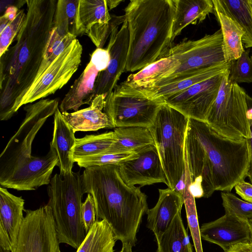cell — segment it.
<instances>
[{
	"instance_id": "obj_25",
	"label": "cell",
	"mask_w": 252,
	"mask_h": 252,
	"mask_svg": "<svg viewBox=\"0 0 252 252\" xmlns=\"http://www.w3.org/2000/svg\"><path fill=\"white\" fill-rule=\"evenodd\" d=\"M179 65L177 60L171 56L166 57L146 66L137 73L130 74L124 82L135 88H150L172 74Z\"/></svg>"
},
{
	"instance_id": "obj_43",
	"label": "cell",
	"mask_w": 252,
	"mask_h": 252,
	"mask_svg": "<svg viewBox=\"0 0 252 252\" xmlns=\"http://www.w3.org/2000/svg\"><path fill=\"white\" fill-rule=\"evenodd\" d=\"M236 192L245 201L252 203V184L245 180L239 182L234 187Z\"/></svg>"
},
{
	"instance_id": "obj_37",
	"label": "cell",
	"mask_w": 252,
	"mask_h": 252,
	"mask_svg": "<svg viewBox=\"0 0 252 252\" xmlns=\"http://www.w3.org/2000/svg\"><path fill=\"white\" fill-rule=\"evenodd\" d=\"M125 20L124 15L111 16L109 23L106 24H96L93 25L86 32L96 48H103L112 32Z\"/></svg>"
},
{
	"instance_id": "obj_1",
	"label": "cell",
	"mask_w": 252,
	"mask_h": 252,
	"mask_svg": "<svg viewBox=\"0 0 252 252\" xmlns=\"http://www.w3.org/2000/svg\"><path fill=\"white\" fill-rule=\"evenodd\" d=\"M185 158L194 198L211 196L216 190L229 191L245 180L250 168L248 140L223 136L205 122L189 119Z\"/></svg>"
},
{
	"instance_id": "obj_36",
	"label": "cell",
	"mask_w": 252,
	"mask_h": 252,
	"mask_svg": "<svg viewBox=\"0 0 252 252\" xmlns=\"http://www.w3.org/2000/svg\"><path fill=\"white\" fill-rule=\"evenodd\" d=\"M250 50H246L237 59L230 62L229 80L234 83L252 82V60Z\"/></svg>"
},
{
	"instance_id": "obj_49",
	"label": "cell",
	"mask_w": 252,
	"mask_h": 252,
	"mask_svg": "<svg viewBox=\"0 0 252 252\" xmlns=\"http://www.w3.org/2000/svg\"><path fill=\"white\" fill-rule=\"evenodd\" d=\"M0 252H9L5 251V250H3V249H2L0 247Z\"/></svg>"
},
{
	"instance_id": "obj_27",
	"label": "cell",
	"mask_w": 252,
	"mask_h": 252,
	"mask_svg": "<svg viewBox=\"0 0 252 252\" xmlns=\"http://www.w3.org/2000/svg\"><path fill=\"white\" fill-rule=\"evenodd\" d=\"M213 5L235 21L245 32L242 42L246 48L252 47V9L249 0H212Z\"/></svg>"
},
{
	"instance_id": "obj_15",
	"label": "cell",
	"mask_w": 252,
	"mask_h": 252,
	"mask_svg": "<svg viewBox=\"0 0 252 252\" xmlns=\"http://www.w3.org/2000/svg\"><path fill=\"white\" fill-rule=\"evenodd\" d=\"M118 29H115L110 36L106 48L110 54V61L107 68L98 74L94 85V97L99 95L106 97L109 95L125 71L129 43V29L126 19L120 30Z\"/></svg>"
},
{
	"instance_id": "obj_16",
	"label": "cell",
	"mask_w": 252,
	"mask_h": 252,
	"mask_svg": "<svg viewBox=\"0 0 252 252\" xmlns=\"http://www.w3.org/2000/svg\"><path fill=\"white\" fill-rule=\"evenodd\" d=\"M201 239L220 246L224 252L239 243L251 242L249 220L225 214L200 227Z\"/></svg>"
},
{
	"instance_id": "obj_14",
	"label": "cell",
	"mask_w": 252,
	"mask_h": 252,
	"mask_svg": "<svg viewBox=\"0 0 252 252\" xmlns=\"http://www.w3.org/2000/svg\"><path fill=\"white\" fill-rule=\"evenodd\" d=\"M120 176L128 186L140 187L156 183L167 185V179L155 145H149L118 165Z\"/></svg>"
},
{
	"instance_id": "obj_30",
	"label": "cell",
	"mask_w": 252,
	"mask_h": 252,
	"mask_svg": "<svg viewBox=\"0 0 252 252\" xmlns=\"http://www.w3.org/2000/svg\"><path fill=\"white\" fill-rule=\"evenodd\" d=\"M157 244V252H193L181 212L176 215Z\"/></svg>"
},
{
	"instance_id": "obj_39",
	"label": "cell",
	"mask_w": 252,
	"mask_h": 252,
	"mask_svg": "<svg viewBox=\"0 0 252 252\" xmlns=\"http://www.w3.org/2000/svg\"><path fill=\"white\" fill-rule=\"evenodd\" d=\"M27 14L23 9H19L15 19L0 32V57L8 49L19 33Z\"/></svg>"
},
{
	"instance_id": "obj_20",
	"label": "cell",
	"mask_w": 252,
	"mask_h": 252,
	"mask_svg": "<svg viewBox=\"0 0 252 252\" xmlns=\"http://www.w3.org/2000/svg\"><path fill=\"white\" fill-rule=\"evenodd\" d=\"M105 98L104 95H97L88 107L72 113L62 112L63 116L74 132L115 128L108 116L102 111Z\"/></svg>"
},
{
	"instance_id": "obj_31",
	"label": "cell",
	"mask_w": 252,
	"mask_h": 252,
	"mask_svg": "<svg viewBox=\"0 0 252 252\" xmlns=\"http://www.w3.org/2000/svg\"><path fill=\"white\" fill-rule=\"evenodd\" d=\"M115 141L114 131L98 134L86 135L76 138L73 158L77 162L80 159L106 153Z\"/></svg>"
},
{
	"instance_id": "obj_4",
	"label": "cell",
	"mask_w": 252,
	"mask_h": 252,
	"mask_svg": "<svg viewBox=\"0 0 252 252\" xmlns=\"http://www.w3.org/2000/svg\"><path fill=\"white\" fill-rule=\"evenodd\" d=\"M125 12L129 32L125 71L141 69L165 57L173 42V0H131Z\"/></svg>"
},
{
	"instance_id": "obj_3",
	"label": "cell",
	"mask_w": 252,
	"mask_h": 252,
	"mask_svg": "<svg viewBox=\"0 0 252 252\" xmlns=\"http://www.w3.org/2000/svg\"><path fill=\"white\" fill-rule=\"evenodd\" d=\"M84 193L94 199L97 220H105L117 240L135 246L137 233L148 209L140 188L127 185L116 165L85 168L81 175Z\"/></svg>"
},
{
	"instance_id": "obj_22",
	"label": "cell",
	"mask_w": 252,
	"mask_h": 252,
	"mask_svg": "<svg viewBox=\"0 0 252 252\" xmlns=\"http://www.w3.org/2000/svg\"><path fill=\"white\" fill-rule=\"evenodd\" d=\"M99 72L90 61L62 100L59 106L62 113L77 111L82 105H91L94 98V85Z\"/></svg>"
},
{
	"instance_id": "obj_24",
	"label": "cell",
	"mask_w": 252,
	"mask_h": 252,
	"mask_svg": "<svg viewBox=\"0 0 252 252\" xmlns=\"http://www.w3.org/2000/svg\"><path fill=\"white\" fill-rule=\"evenodd\" d=\"M113 131L115 141L105 153H136L149 145H155L148 127H120Z\"/></svg>"
},
{
	"instance_id": "obj_46",
	"label": "cell",
	"mask_w": 252,
	"mask_h": 252,
	"mask_svg": "<svg viewBox=\"0 0 252 252\" xmlns=\"http://www.w3.org/2000/svg\"><path fill=\"white\" fill-rule=\"evenodd\" d=\"M122 1L120 0H106L108 8L110 10L117 6Z\"/></svg>"
},
{
	"instance_id": "obj_2",
	"label": "cell",
	"mask_w": 252,
	"mask_h": 252,
	"mask_svg": "<svg viewBox=\"0 0 252 252\" xmlns=\"http://www.w3.org/2000/svg\"><path fill=\"white\" fill-rule=\"evenodd\" d=\"M58 0H27V17L6 51L0 57V120L10 119L33 82L53 28Z\"/></svg>"
},
{
	"instance_id": "obj_12",
	"label": "cell",
	"mask_w": 252,
	"mask_h": 252,
	"mask_svg": "<svg viewBox=\"0 0 252 252\" xmlns=\"http://www.w3.org/2000/svg\"><path fill=\"white\" fill-rule=\"evenodd\" d=\"M24 211L26 215L13 252H61L50 207L46 204Z\"/></svg>"
},
{
	"instance_id": "obj_29",
	"label": "cell",
	"mask_w": 252,
	"mask_h": 252,
	"mask_svg": "<svg viewBox=\"0 0 252 252\" xmlns=\"http://www.w3.org/2000/svg\"><path fill=\"white\" fill-rule=\"evenodd\" d=\"M110 225L105 220H97L76 252H114L117 241Z\"/></svg>"
},
{
	"instance_id": "obj_45",
	"label": "cell",
	"mask_w": 252,
	"mask_h": 252,
	"mask_svg": "<svg viewBox=\"0 0 252 252\" xmlns=\"http://www.w3.org/2000/svg\"><path fill=\"white\" fill-rule=\"evenodd\" d=\"M224 252H252V243L250 242L237 244Z\"/></svg>"
},
{
	"instance_id": "obj_5",
	"label": "cell",
	"mask_w": 252,
	"mask_h": 252,
	"mask_svg": "<svg viewBox=\"0 0 252 252\" xmlns=\"http://www.w3.org/2000/svg\"><path fill=\"white\" fill-rule=\"evenodd\" d=\"M50 208L60 243L77 249L87 233L81 217L83 189L80 172L62 176L55 174L47 189Z\"/></svg>"
},
{
	"instance_id": "obj_52",
	"label": "cell",
	"mask_w": 252,
	"mask_h": 252,
	"mask_svg": "<svg viewBox=\"0 0 252 252\" xmlns=\"http://www.w3.org/2000/svg\"><path fill=\"white\" fill-rule=\"evenodd\" d=\"M119 252H121V251H120Z\"/></svg>"
},
{
	"instance_id": "obj_38",
	"label": "cell",
	"mask_w": 252,
	"mask_h": 252,
	"mask_svg": "<svg viewBox=\"0 0 252 252\" xmlns=\"http://www.w3.org/2000/svg\"><path fill=\"white\" fill-rule=\"evenodd\" d=\"M136 153H103L80 159L77 165L87 168L106 165H118L122 161L132 158Z\"/></svg>"
},
{
	"instance_id": "obj_11",
	"label": "cell",
	"mask_w": 252,
	"mask_h": 252,
	"mask_svg": "<svg viewBox=\"0 0 252 252\" xmlns=\"http://www.w3.org/2000/svg\"><path fill=\"white\" fill-rule=\"evenodd\" d=\"M82 51V45L75 39L32 83L20 100L17 111L24 105L54 94L67 84L78 68Z\"/></svg>"
},
{
	"instance_id": "obj_35",
	"label": "cell",
	"mask_w": 252,
	"mask_h": 252,
	"mask_svg": "<svg viewBox=\"0 0 252 252\" xmlns=\"http://www.w3.org/2000/svg\"><path fill=\"white\" fill-rule=\"evenodd\" d=\"M225 214L249 220L252 219V203L243 200L229 191H221Z\"/></svg>"
},
{
	"instance_id": "obj_34",
	"label": "cell",
	"mask_w": 252,
	"mask_h": 252,
	"mask_svg": "<svg viewBox=\"0 0 252 252\" xmlns=\"http://www.w3.org/2000/svg\"><path fill=\"white\" fill-rule=\"evenodd\" d=\"M188 227L196 252H203L194 197L186 184L183 193Z\"/></svg>"
},
{
	"instance_id": "obj_33",
	"label": "cell",
	"mask_w": 252,
	"mask_h": 252,
	"mask_svg": "<svg viewBox=\"0 0 252 252\" xmlns=\"http://www.w3.org/2000/svg\"><path fill=\"white\" fill-rule=\"evenodd\" d=\"M75 39L76 36L71 33L61 35L53 27L38 71L43 73Z\"/></svg>"
},
{
	"instance_id": "obj_42",
	"label": "cell",
	"mask_w": 252,
	"mask_h": 252,
	"mask_svg": "<svg viewBox=\"0 0 252 252\" xmlns=\"http://www.w3.org/2000/svg\"><path fill=\"white\" fill-rule=\"evenodd\" d=\"M247 106V116L249 124V137L247 139L250 156V168L247 177L252 184V97L248 94H246Z\"/></svg>"
},
{
	"instance_id": "obj_44",
	"label": "cell",
	"mask_w": 252,
	"mask_h": 252,
	"mask_svg": "<svg viewBox=\"0 0 252 252\" xmlns=\"http://www.w3.org/2000/svg\"><path fill=\"white\" fill-rule=\"evenodd\" d=\"M18 10V8L14 5H10L6 8L3 15L0 18V32L15 19Z\"/></svg>"
},
{
	"instance_id": "obj_18",
	"label": "cell",
	"mask_w": 252,
	"mask_h": 252,
	"mask_svg": "<svg viewBox=\"0 0 252 252\" xmlns=\"http://www.w3.org/2000/svg\"><path fill=\"white\" fill-rule=\"evenodd\" d=\"M156 205L147 212V227L153 231L157 242L160 241L176 215L181 212L184 199L183 195L169 188L159 189Z\"/></svg>"
},
{
	"instance_id": "obj_26",
	"label": "cell",
	"mask_w": 252,
	"mask_h": 252,
	"mask_svg": "<svg viewBox=\"0 0 252 252\" xmlns=\"http://www.w3.org/2000/svg\"><path fill=\"white\" fill-rule=\"evenodd\" d=\"M214 7V14L220 26L222 35V48L226 63L239 58L245 51L242 37L244 30L234 20L225 15L217 7Z\"/></svg>"
},
{
	"instance_id": "obj_41",
	"label": "cell",
	"mask_w": 252,
	"mask_h": 252,
	"mask_svg": "<svg viewBox=\"0 0 252 252\" xmlns=\"http://www.w3.org/2000/svg\"><path fill=\"white\" fill-rule=\"evenodd\" d=\"M110 58L109 52L106 48H96L91 55L90 62L100 72L107 68Z\"/></svg>"
},
{
	"instance_id": "obj_32",
	"label": "cell",
	"mask_w": 252,
	"mask_h": 252,
	"mask_svg": "<svg viewBox=\"0 0 252 252\" xmlns=\"http://www.w3.org/2000/svg\"><path fill=\"white\" fill-rule=\"evenodd\" d=\"M79 0H58L53 27L61 35L71 33L76 37V15Z\"/></svg>"
},
{
	"instance_id": "obj_50",
	"label": "cell",
	"mask_w": 252,
	"mask_h": 252,
	"mask_svg": "<svg viewBox=\"0 0 252 252\" xmlns=\"http://www.w3.org/2000/svg\"><path fill=\"white\" fill-rule=\"evenodd\" d=\"M249 1H250V4H251L252 9V0H249Z\"/></svg>"
},
{
	"instance_id": "obj_19",
	"label": "cell",
	"mask_w": 252,
	"mask_h": 252,
	"mask_svg": "<svg viewBox=\"0 0 252 252\" xmlns=\"http://www.w3.org/2000/svg\"><path fill=\"white\" fill-rule=\"evenodd\" d=\"M53 138L50 145L55 150L58 158L57 166L60 175L65 176L72 171L73 149L76 138L71 126L65 120L58 108L54 114Z\"/></svg>"
},
{
	"instance_id": "obj_21",
	"label": "cell",
	"mask_w": 252,
	"mask_h": 252,
	"mask_svg": "<svg viewBox=\"0 0 252 252\" xmlns=\"http://www.w3.org/2000/svg\"><path fill=\"white\" fill-rule=\"evenodd\" d=\"M230 65V62L212 65L198 69L189 76L171 83L159 87L138 89L150 98L163 102L166 98L183 92L195 84L224 72Z\"/></svg>"
},
{
	"instance_id": "obj_13",
	"label": "cell",
	"mask_w": 252,
	"mask_h": 252,
	"mask_svg": "<svg viewBox=\"0 0 252 252\" xmlns=\"http://www.w3.org/2000/svg\"><path fill=\"white\" fill-rule=\"evenodd\" d=\"M225 71L166 98L163 103L189 118L205 122L218 95Z\"/></svg>"
},
{
	"instance_id": "obj_6",
	"label": "cell",
	"mask_w": 252,
	"mask_h": 252,
	"mask_svg": "<svg viewBox=\"0 0 252 252\" xmlns=\"http://www.w3.org/2000/svg\"><path fill=\"white\" fill-rule=\"evenodd\" d=\"M189 118L163 103L149 127L167 179L174 189L185 175V139Z\"/></svg>"
},
{
	"instance_id": "obj_17",
	"label": "cell",
	"mask_w": 252,
	"mask_h": 252,
	"mask_svg": "<svg viewBox=\"0 0 252 252\" xmlns=\"http://www.w3.org/2000/svg\"><path fill=\"white\" fill-rule=\"evenodd\" d=\"M25 200L22 196L0 187V247L9 252L15 248L24 217Z\"/></svg>"
},
{
	"instance_id": "obj_51",
	"label": "cell",
	"mask_w": 252,
	"mask_h": 252,
	"mask_svg": "<svg viewBox=\"0 0 252 252\" xmlns=\"http://www.w3.org/2000/svg\"><path fill=\"white\" fill-rule=\"evenodd\" d=\"M250 58H251V59H252V55L251 56V57H250Z\"/></svg>"
},
{
	"instance_id": "obj_9",
	"label": "cell",
	"mask_w": 252,
	"mask_h": 252,
	"mask_svg": "<svg viewBox=\"0 0 252 252\" xmlns=\"http://www.w3.org/2000/svg\"><path fill=\"white\" fill-rule=\"evenodd\" d=\"M163 103L161 101L150 98L139 89L124 82L117 85L106 97L103 111L115 128H149L153 125Z\"/></svg>"
},
{
	"instance_id": "obj_47",
	"label": "cell",
	"mask_w": 252,
	"mask_h": 252,
	"mask_svg": "<svg viewBox=\"0 0 252 252\" xmlns=\"http://www.w3.org/2000/svg\"><path fill=\"white\" fill-rule=\"evenodd\" d=\"M132 247L127 244H123L121 250V252H133L132 250Z\"/></svg>"
},
{
	"instance_id": "obj_28",
	"label": "cell",
	"mask_w": 252,
	"mask_h": 252,
	"mask_svg": "<svg viewBox=\"0 0 252 252\" xmlns=\"http://www.w3.org/2000/svg\"><path fill=\"white\" fill-rule=\"evenodd\" d=\"M106 0H79L76 15L77 35L85 34L94 25L109 22Z\"/></svg>"
},
{
	"instance_id": "obj_10",
	"label": "cell",
	"mask_w": 252,
	"mask_h": 252,
	"mask_svg": "<svg viewBox=\"0 0 252 252\" xmlns=\"http://www.w3.org/2000/svg\"><path fill=\"white\" fill-rule=\"evenodd\" d=\"M168 56L177 60L179 66L172 74L160 80L151 87L171 83L188 76L198 69L226 63L221 31L220 29L195 40L184 38L172 46L166 57Z\"/></svg>"
},
{
	"instance_id": "obj_8",
	"label": "cell",
	"mask_w": 252,
	"mask_h": 252,
	"mask_svg": "<svg viewBox=\"0 0 252 252\" xmlns=\"http://www.w3.org/2000/svg\"><path fill=\"white\" fill-rule=\"evenodd\" d=\"M229 68L224 74L218 95L205 122L223 136L247 140L250 132L247 93L237 83L229 80Z\"/></svg>"
},
{
	"instance_id": "obj_48",
	"label": "cell",
	"mask_w": 252,
	"mask_h": 252,
	"mask_svg": "<svg viewBox=\"0 0 252 252\" xmlns=\"http://www.w3.org/2000/svg\"><path fill=\"white\" fill-rule=\"evenodd\" d=\"M251 231V243H252V219L249 220Z\"/></svg>"
},
{
	"instance_id": "obj_40",
	"label": "cell",
	"mask_w": 252,
	"mask_h": 252,
	"mask_svg": "<svg viewBox=\"0 0 252 252\" xmlns=\"http://www.w3.org/2000/svg\"><path fill=\"white\" fill-rule=\"evenodd\" d=\"M81 217L83 224L87 233L97 220L94 199L92 195L88 194L81 206Z\"/></svg>"
},
{
	"instance_id": "obj_23",
	"label": "cell",
	"mask_w": 252,
	"mask_h": 252,
	"mask_svg": "<svg viewBox=\"0 0 252 252\" xmlns=\"http://www.w3.org/2000/svg\"><path fill=\"white\" fill-rule=\"evenodd\" d=\"M174 14L172 27V41L189 25L203 21L214 14L212 0H173Z\"/></svg>"
},
{
	"instance_id": "obj_7",
	"label": "cell",
	"mask_w": 252,
	"mask_h": 252,
	"mask_svg": "<svg viewBox=\"0 0 252 252\" xmlns=\"http://www.w3.org/2000/svg\"><path fill=\"white\" fill-rule=\"evenodd\" d=\"M58 108L56 99H41L24 106L25 117L0 155V183L39 160L40 157L32 155V143L46 120Z\"/></svg>"
}]
</instances>
